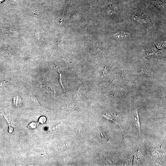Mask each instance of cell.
Masks as SVG:
<instances>
[{
	"mask_svg": "<svg viewBox=\"0 0 166 166\" xmlns=\"http://www.w3.org/2000/svg\"><path fill=\"white\" fill-rule=\"evenodd\" d=\"M114 37L116 39H123L129 38L131 36V34L124 31H119L113 34Z\"/></svg>",
	"mask_w": 166,
	"mask_h": 166,
	"instance_id": "obj_1",
	"label": "cell"
},
{
	"mask_svg": "<svg viewBox=\"0 0 166 166\" xmlns=\"http://www.w3.org/2000/svg\"><path fill=\"white\" fill-rule=\"evenodd\" d=\"M59 73V82L64 91L65 90L66 87L65 82V79L61 71L58 69L57 66L56 67Z\"/></svg>",
	"mask_w": 166,
	"mask_h": 166,
	"instance_id": "obj_2",
	"label": "cell"
},
{
	"mask_svg": "<svg viewBox=\"0 0 166 166\" xmlns=\"http://www.w3.org/2000/svg\"><path fill=\"white\" fill-rule=\"evenodd\" d=\"M152 3L160 9L164 10L165 9V6L163 3L158 0L152 1Z\"/></svg>",
	"mask_w": 166,
	"mask_h": 166,
	"instance_id": "obj_3",
	"label": "cell"
},
{
	"mask_svg": "<svg viewBox=\"0 0 166 166\" xmlns=\"http://www.w3.org/2000/svg\"><path fill=\"white\" fill-rule=\"evenodd\" d=\"M46 119L45 117L42 116L39 119L38 122L41 124H43L46 121Z\"/></svg>",
	"mask_w": 166,
	"mask_h": 166,
	"instance_id": "obj_4",
	"label": "cell"
},
{
	"mask_svg": "<svg viewBox=\"0 0 166 166\" xmlns=\"http://www.w3.org/2000/svg\"><path fill=\"white\" fill-rule=\"evenodd\" d=\"M30 95L31 97L33 98V99L34 100L35 103H36V104L37 105H39L38 102V100L35 96L34 95L32 94L31 93H30Z\"/></svg>",
	"mask_w": 166,
	"mask_h": 166,
	"instance_id": "obj_5",
	"label": "cell"
},
{
	"mask_svg": "<svg viewBox=\"0 0 166 166\" xmlns=\"http://www.w3.org/2000/svg\"><path fill=\"white\" fill-rule=\"evenodd\" d=\"M4 0H0V3L2 2Z\"/></svg>",
	"mask_w": 166,
	"mask_h": 166,
	"instance_id": "obj_6",
	"label": "cell"
}]
</instances>
